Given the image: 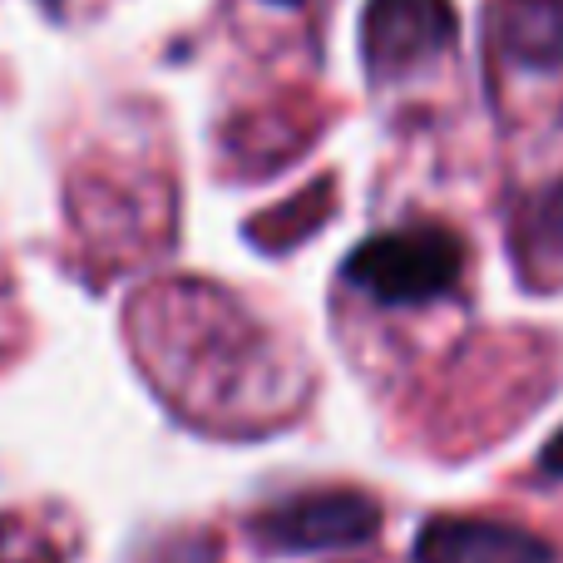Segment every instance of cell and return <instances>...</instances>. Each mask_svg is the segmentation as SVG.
Wrapping results in <instances>:
<instances>
[{
	"mask_svg": "<svg viewBox=\"0 0 563 563\" xmlns=\"http://www.w3.org/2000/svg\"><path fill=\"white\" fill-rule=\"evenodd\" d=\"M539 470H544V475H554V479H563V430L544 445V455H539Z\"/></svg>",
	"mask_w": 563,
	"mask_h": 563,
	"instance_id": "cell-8",
	"label": "cell"
},
{
	"mask_svg": "<svg viewBox=\"0 0 563 563\" xmlns=\"http://www.w3.org/2000/svg\"><path fill=\"white\" fill-rule=\"evenodd\" d=\"M455 45V5L450 0H366L361 10V59L371 85L426 69Z\"/></svg>",
	"mask_w": 563,
	"mask_h": 563,
	"instance_id": "cell-3",
	"label": "cell"
},
{
	"mask_svg": "<svg viewBox=\"0 0 563 563\" xmlns=\"http://www.w3.org/2000/svg\"><path fill=\"white\" fill-rule=\"evenodd\" d=\"M154 563H218V544L203 534H188V539H174Z\"/></svg>",
	"mask_w": 563,
	"mask_h": 563,
	"instance_id": "cell-7",
	"label": "cell"
},
{
	"mask_svg": "<svg viewBox=\"0 0 563 563\" xmlns=\"http://www.w3.org/2000/svg\"><path fill=\"white\" fill-rule=\"evenodd\" d=\"M465 273V243L435 223L376 233L351 247L341 263V282L366 291L376 307H426L455 291Z\"/></svg>",
	"mask_w": 563,
	"mask_h": 563,
	"instance_id": "cell-1",
	"label": "cell"
},
{
	"mask_svg": "<svg viewBox=\"0 0 563 563\" xmlns=\"http://www.w3.org/2000/svg\"><path fill=\"white\" fill-rule=\"evenodd\" d=\"M273 5H301V0H273Z\"/></svg>",
	"mask_w": 563,
	"mask_h": 563,
	"instance_id": "cell-10",
	"label": "cell"
},
{
	"mask_svg": "<svg viewBox=\"0 0 563 563\" xmlns=\"http://www.w3.org/2000/svg\"><path fill=\"white\" fill-rule=\"evenodd\" d=\"M380 505L361 489H307L247 519V539L263 554H331L376 539Z\"/></svg>",
	"mask_w": 563,
	"mask_h": 563,
	"instance_id": "cell-2",
	"label": "cell"
},
{
	"mask_svg": "<svg viewBox=\"0 0 563 563\" xmlns=\"http://www.w3.org/2000/svg\"><path fill=\"white\" fill-rule=\"evenodd\" d=\"M485 45L499 75H563V0H489Z\"/></svg>",
	"mask_w": 563,
	"mask_h": 563,
	"instance_id": "cell-4",
	"label": "cell"
},
{
	"mask_svg": "<svg viewBox=\"0 0 563 563\" xmlns=\"http://www.w3.org/2000/svg\"><path fill=\"white\" fill-rule=\"evenodd\" d=\"M0 563H49V559H0Z\"/></svg>",
	"mask_w": 563,
	"mask_h": 563,
	"instance_id": "cell-9",
	"label": "cell"
},
{
	"mask_svg": "<svg viewBox=\"0 0 563 563\" xmlns=\"http://www.w3.org/2000/svg\"><path fill=\"white\" fill-rule=\"evenodd\" d=\"M410 563H554V544L534 529L499 519H430L416 534Z\"/></svg>",
	"mask_w": 563,
	"mask_h": 563,
	"instance_id": "cell-5",
	"label": "cell"
},
{
	"mask_svg": "<svg viewBox=\"0 0 563 563\" xmlns=\"http://www.w3.org/2000/svg\"><path fill=\"white\" fill-rule=\"evenodd\" d=\"M519 267L529 282H563V184L539 188L515 223Z\"/></svg>",
	"mask_w": 563,
	"mask_h": 563,
	"instance_id": "cell-6",
	"label": "cell"
}]
</instances>
